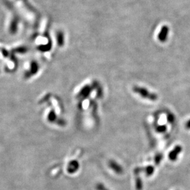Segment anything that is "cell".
<instances>
[{
  "instance_id": "obj_1",
  "label": "cell",
  "mask_w": 190,
  "mask_h": 190,
  "mask_svg": "<svg viewBox=\"0 0 190 190\" xmlns=\"http://www.w3.org/2000/svg\"><path fill=\"white\" fill-rule=\"evenodd\" d=\"M134 91L137 94H139L141 97L144 99H147L150 100H156L158 99V96L153 93L150 92L145 87H134Z\"/></svg>"
},
{
  "instance_id": "obj_2",
  "label": "cell",
  "mask_w": 190,
  "mask_h": 190,
  "mask_svg": "<svg viewBox=\"0 0 190 190\" xmlns=\"http://www.w3.org/2000/svg\"><path fill=\"white\" fill-rule=\"evenodd\" d=\"M182 151V148L179 145L176 146L174 148V150H172L169 154V158L171 161H176L179 155L181 153Z\"/></svg>"
},
{
  "instance_id": "obj_3",
  "label": "cell",
  "mask_w": 190,
  "mask_h": 190,
  "mask_svg": "<svg viewBox=\"0 0 190 190\" xmlns=\"http://www.w3.org/2000/svg\"><path fill=\"white\" fill-rule=\"evenodd\" d=\"M142 171H144L146 175L147 176H151L153 174L154 172H155V168L153 166H148L147 167H146L144 169H142V168H137L135 169V173L136 174H139L140 172H142Z\"/></svg>"
},
{
  "instance_id": "obj_4",
  "label": "cell",
  "mask_w": 190,
  "mask_h": 190,
  "mask_svg": "<svg viewBox=\"0 0 190 190\" xmlns=\"http://www.w3.org/2000/svg\"><path fill=\"white\" fill-rule=\"evenodd\" d=\"M169 28L168 26H164L161 28L159 34H158V39L160 41L162 42H164L168 38L169 34Z\"/></svg>"
},
{
  "instance_id": "obj_5",
  "label": "cell",
  "mask_w": 190,
  "mask_h": 190,
  "mask_svg": "<svg viewBox=\"0 0 190 190\" xmlns=\"http://www.w3.org/2000/svg\"><path fill=\"white\" fill-rule=\"evenodd\" d=\"M110 167L117 174H121L123 173V168H121V166L120 165H119L118 163H116L115 161H111L110 162Z\"/></svg>"
},
{
  "instance_id": "obj_6",
  "label": "cell",
  "mask_w": 190,
  "mask_h": 190,
  "mask_svg": "<svg viewBox=\"0 0 190 190\" xmlns=\"http://www.w3.org/2000/svg\"><path fill=\"white\" fill-rule=\"evenodd\" d=\"M135 187L137 190H142L143 188V182L139 177H137L135 182Z\"/></svg>"
},
{
  "instance_id": "obj_7",
  "label": "cell",
  "mask_w": 190,
  "mask_h": 190,
  "mask_svg": "<svg viewBox=\"0 0 190 190\" xmlns=\"http://www.w3.org/2000/svg\"><path fill=\"white\" fill-rule=\"evenodd\" d=\"M167 130V127L166 126H159L156 128V131L160 133H163L165 132Z\"/></svg>"
},
{
  "instance_id": "obj_8",
  "label": "cell",
  "mask_w": 190,
  "mask_h": 190,
  "mask_svg": "<svg viewBox=\"0 0 190 190\" xmlns=\"http://www.w3.org/2000/svg\"><path fill=\"white\" fill-rule=\"evenodd\" d=\"M162 160H163V155H161V154L157 155L156 156L155 158V164H156V165H158V164L161 163V161Z\"/></svg>"
},
{
  "instance_id": "obj_9",
  "label": "cell",
  "mask_w": 190,
  "mask_h": 190,
  "mask_svg": "<svg viewBox=\"0 0 190 190\" xmlns=\"http://www.w3.org/2000/svg\"><path fill=\"white\" fill-rule=\"evenodd\" d=\"M168 121L171 123V124H173L174 122H175V116L172 113H169L168 115Z\"/></svg>"
},
{
  "instance_id": "obj_10",
  "label": "cell",
  "mask_w": 190,
  "mask_h": 190,
  "mask_svg": "<svg viewBox=\"0 0 190 190\" xmlns=\"http://www.w3.org/2000/svg\"><path fill=\"white\" fill-rule=\"evenodd\" d=\"M98 189L99 190H108L107 188H105L104 187V186H103V185H99Z\"/></svg>"
},
{
  "instance_id": "obj_11",
  "label": "cell",
  "mask_w": 190,
  "mask_h": 190,
  "mask_svg": "<svg viewBox=\"0 0 190 190\" xmlns=\"http://www.w3.org/2000/svg\"><path fill=\"white\" fill-rule=\"evenodd\" d=\"M186 128L188 129H190V119L186 124Z\"/></svg>"
}]
</instances>
